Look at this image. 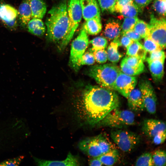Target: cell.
<instances>
[{"instance_id":"obj_9","label":"cell","mask_w":166,"mask_h":166,"mask_svg":"<svg viewBox=\"0 0 166 166\" xmlns=\"http://www.w3.org/2000/svg\"><path fill=\"white\" fill-rule=\"evenodd\" d=\"M139 89L142 94L144 109L150 114H154L156 109L157 97L151 82L147 79L141 80Z\"/></svg>"},{"instance_id":"obj_19","label":"cell","mask_w":166,"mask_h":166,"mask_svg":"<svg viewBox=\"0 0 166 166\" xmlns=\"http://www.w3.org/2000/svg\"><path fill=\"white\" fill-rule=\"evenodd\" d=\"M147 61L153 80L156 82L160 81L164 75V61L154 60Z\"/></svg>"},{"instance_id":"obj_17","label":"cell","mask_w":166,"mask_h":166,"mask_svg":"<svg viewBox=\"0 0 166 166\" xmlns=\"http://www.w3.org/2000/svg\"><path fill=\"white\" fill-rule=\"evenodd\" d=\"M127 99L128 106L132 110L141 111L145 109L141 93L139 89L132 90Z\"/></svg>"},{"instance_id":"obj_41","label":"cell","mask_w":166,"mask_h":166,"mask_svg":"<svg viewBox=\"0 0 166 166\" xmlns=\"http://www.w3.org/2000/svg\"><path fill=\"white\" fill-rule=\"evenodd\" d=\"M133 2V0H118L115 6V12L120 13L124 7Z\"/></svg>"},{"instance_id":"obj_43","label":"cell","mask_w":166,"mask_h":166,"mask_svg":"<svg viewBox=\"0 0 166 166\" xmlns=\"http://www.w3.org/2000/svg\"><path fill=\"white\" fill-rule=\"evenodd\" d=\"M121 36V38L119 36V41L120 45L127 48L133 41L127 36L120 34Z\"/></svg>"},{"instance_id":"obj_13","label":"cell","mask_w":166,"mask_h":166,"mask_svg":"<svg viewBox=\"0 0 166 166\" xmlns=\"http://www.w3.org/2000/svg\"><path fill=\"white\" fill-rule=\"evenodd\" d=\"M18 11L9 4L0 2V20L8 28L15 29L17 26Z\"/></svg>"},{"instance_id":"obj_2","label":"cell","mask_w":166,"mask_h":166,"mask_svg":"<svg viewBox=\"0 0 166 166\" xmlns=\"http://www.w3.org/2000/svg\"><path fill=\"white\" fill-rule=\"evenodd\" d=\"M45 24L48 41L57 42L63 39L67 33L68 25L66 0L61 2L49 10Z\"/></svg>"},{"instance_id":"obj_21","label":"cell","mask_w":166,"mask_h":166,"mask_svg":"<svg viewBox=\"0 0 166 166\" xmlns=\"http://www.w3.org/2000/svg\"><path fill=\"white\" fill-rule=\"evenodd\" d=\"M31 18L42 19L46 11V6L43 0H30Z\"/></svg>"},{"instance_id":"obj_44","label":"cell","mask_w":166,"mask_h":166,"mask_svg":"<svg viewBox=\"0 0 166 166\" xmlns=\"http://www.w3.org/2000/svg\"><path fill=\"white\" fill-rule=\"evenodd\" d=\"M152 0H133L134 3L138 6L140 12L146 6H148Z\"/></svg>"},{"instance_id":"obj_28","label":"cell","mask_w":166,"mask_h":166,"mask_svg":"<svg viewBox=\"0 0 166 166\" xmlns=\"http://www.w3.org/2000/svg\"><path fill=\"white\" fill-rule=\"evenodd\" d=\"M92 45L90 49L93 52L98 49H105L108 45V41L106 38L102 37H97L93 38L89 42Z\"/></svg>"},{"instance_id":"obj_4","label":"cell","mask_w":166,"mask_h":166,"mask_svg":"<svg viewBox=\"0 0 166 166\" xmlns=\"http://www.w3.org/2000/svg\"><path fill=\"white\" fill-rule=\"evenodd\" d=\"M135 118L132 111L117 108L112 110L96 124L98 127L122 129L134 124Z\"/></svg>"},{"instance_id":"obj_29","label":"cell","mask_w":166,"mask_h":166,"mask_svg":"<svg viewBox=\"0 0 166 166\" xmlns=\"http://www.w3.org/2000/svg\"><path fill=\"white\" fill-rule=\"evenodd\" d=\"M118 0H97L101 11L113 13L115 12V6Z\"/></svg>"},{"instance_id":"obj_45","label":"cell","mask_w":166,"mask_h":166,"mask_svg":"<svg viewBox=\"0 0 166 166\" xmlns=\"http://www.w3.org/2000/svg\"><path fill=\"white\" fill-rule=\"evenodd\" d=\"M89 165L92 166H101L103 165L98 157H93L90 159L89 161Z\"/></svg>"},{"instance_id":"obj_38","label":"cell","mask_w":166,"mask_h":166,"mask_svg":"<svg viewBox=\"0 0 166 166\" xmlns=\"http://www.w3.org/2000/svg\"><path fill=\"white\" fill-rule=\"evenodd\" d=\"M148 57L147 58L146 61L161 60L164 61L165 56L164 52L163 50L154 51L150 53Z\"/></svg>"},{"instance_id":"obj_25","label":"cell","mask_w":166,"mask_h":166,"mask_svg":"<svg viewBox=\"0 0 166 166\" xmlns=\"http://www.w3.org/2000/svg\"><path fill=\"white\" fill-rule=\"evenodd\" d=\"M98 157L103 165L112 166L118 160L119 154L118 151L115 148Z\"/></svg>"},{"instance_id":"obj_26","label":"cell","mask_w":166,"mask_h":166,"mask_svg":"<svg viewBox=\"0 0 166 166\" xmlns=\"http://www.w3.org/2000/svg\"><path fill=\"white\" fill-rule=\"evenodd\" d=\"M140 11L138 6L133 2L124 7L120 13L126 18H133L137 17Z\"/></svg>"},{"instance_id":"obj_12","label":"cell","mask_w":166,"mask_h":166,"mask_svg":"<svg viewBox=\"0 0 166 166\" xmlns=\"http://www.w3.org/2000/svg\"><path fill=\"white\" fill-rule=\"evenodd\" d=\"M137 80L134 76L126 74L121 71L115 82L113 90L127 98L130 92L135 88Z\"/></svg>"},{"instance_id":"obj_10","label":"cell","mask_w":166,"mask_h":166,"mask_svg":"<svg viewBox=\"0 0 166 166\" xmlns=\"http://www.w3.org/2000/svg\"><path fill=\"white\" fill-rule=\"evenodd\" d=\"M143 61L141 59L138 57L127 55L121 62L120 70L122 72L128 75H139L144 70Z\"/></svg>"},{"instance_id":"obj_11","label":"cell","mask_w":166,"mask_h":166,"mask_svg":"<svg viewBox=\"0 0 166 166\" xmlns=\"http://www.w3.org/2000/svg\"><path fill=\"white\" fill-rule=\"evenodd\" d=\"M78 146L81 151L92 158L98 157L103 154L100 134L81 140Z\"/></svg>"},{"instance_id":"obj_23","label":"cell","mask_w":166,"mask_h":166,"mask_svg":"<svg viewBox=\"0 0 166 166\" xmlns=\"http://www.w3.org/2000/svg\"><path fill=\"white\" fill-rule=\"evenodd\" d=\"M119 36L111 42L107 51V59L113 63L118 62L122 57V54L119 53L118 50V47L120 46Z\"/></svg>"},{"instance_id":"obj_32","label":"cell","mask_w":166,"mask_h":166,"mask_svg":"<svg viewBox=\"0 0 166 166\" xmlns=\"http://www.w3.org/2000/svg\"><path fill=\"white\" fill-rule=\"evenodd\" d=\"M138 19L137 17L133 18L125 17L121 26V34H123L127 31L133 30Z\"/></svg>"},{"instance_id":"obj_8","label":"cell","mask_w":166,"mask_h":166,"mask_svg":"<svg viewBox=\"0 0 166 166\" xmlns=\"http://www.w3.org/2000/svg\"><path fill=\"white\" fill-rule=\"evenodd\" d=\"M148 24L149 33L148 37L155 42L163 49H165L166 41L165 19L164 18H158L153 15H152Z\"/></svg>"},{"instance_id":"obj_40","label":"cell","mask_w":166,"mask_h":166,"mask_svg":"<svg viewBox=\"0 0 166 166\" xmlns=\"http://www.w3.org/2000/svg\"><path fill=\"white\" fill-rule=\"evenodd\" d=\"M166 137V131L160 132L155 135L152 138L153 143L159 145L163 143L165 141Z\"/></svg>"},{"instance_id":"obj_14","label":"cell","mask_w":166,"mask_h":166,"mask_svg":"<svg viewBox=\"0 0 166 166\" xmlns=\"http://www.w3.org/2000/svg\"><path fill=\"white\" fill-rule=\"evenodd\" d=\"M166 127L165 123L163 121L149 119L143 122L142 130L145 135L152 138L159 132L166 131Z\"/></svg>"},{"instance_id":"obj_22","label":"cell","mask_w":166,"mask_h":166,"mask_svg":"<svg viewBox=\"0 0 166 166\" xmlns=\"http://www.w3.org/2000/svg\"><path fill=\"white\" fill-rule=\"evenodd\" d=\"M82 29L87 34L96 35L101 31L102 24L101 18H95L85 21Z\"/></svg>"},{"instance_id":"obj_30","label":"cell","mask_w":166,"mask_h":166,"mask_svg":"<svg viewBox=\"0 0 166 166\" xmlns=\"http://www.w3.org/2000/svg\"><path fill=\"white\" fill-rule=\"evenodd\" d=\"M152 158L154 166H166V154L164 150L156 151L152 155Z\"/></svg>"},{"instance_id":"obj_18","label":"cell","mask_w":166,"mask_h":166,"mask_svg":"<svg viewBox=\"0 0 166 166\" xmlns=\"http://www.w3.org/2000/svg\"><path fill=\"white\" fill-rule=\"evenodd\" d=\"M18 19L21 27L25 28L31 18L30 0H24L20 5L18 11Z\"/></svg>"},{"instance_id":"obj_33","label":"cell","mask_w":166,"mask_h":166,"mask_svg":"<svg viewBox=\"0 0 166 166\" xmlns=\"http://www.w3.org/2000/svg\"><path fill=\"white\" fill-rule=\"evenodd\" d=\"M143 45L146 51L149 53L154 51L163 49L159 45L148 37L144 38Z\"/></svg>"},{"instance_id":"obj_37","label":"cell","mask_w":166,"mask_h":166,"mask_svg":"<svg viewBox=\"0 0 166 166\" xmlns=\"http://www.w3.org/2000/svg\"><path fill=\"white\" fill-rule=\"evenodd\" d=\"M95 61V59L91 52L87 51L83 55L80 62L81 66L84 65H92Z\"/></svg>"},{"instance_id":"obj_31","label":"cell","mask_w":166,"mask_h":166,"mask_svg":"<svg viewBox=\"0 0 166 166\" xmlns=\"http://www.w3.org/2000/svg\"><path fill=\"white\" fill-rule=\"evenodd\" d=\"M135 165L154 166L152 158V155L149 152H146L142 154L136 159L135 163Z\"/></svg>"},{"instance_id":"obj_42","label":"cell","mask_w":166,"mask_h":166,"mask_svg":"<svg viewBox=\"0 0 166 166\" xmlns=\"http://www.w3.org/2000/svg\"><path fill=\"white\" fill-rule=\"evenodd\" d=\"M121 34L127 36L133 41H138L142 38L139 34L133 29Z\"/></svg>"},{"instance_id":"obj_6","label":"cell","mask_w":166,"mask_h":166,"mask_svg":"<svg viewBox=\"0 0 166 166\" xmlns=\"http://www.w3.org/2000/svg\"><path fill=\"white\" fill-rule=\"evenodd\" d=\"M110 136L118 147L125 152L131 151L140 141V137L139 135L122 129H113L111 132Z\"/></svg>"},{"instance_id":"obj_20","label":"cell","mask_w":166,"mask_h":166,"mask_svg":"<svg viewBox=\"0 0 166 166\" xmlns=\"http://www.w3.org/2000/svg\"><path fill=\"white\" fill-rule=\"evenodd\" d=\"M121 32V26L117 20H111L106 24L104 34L105 37L109 40H113L118 37Z\"/></svg>"},{"instance_id":"obj_36","label":"cell","mask_w":166,"mask_h":166,"mask_svg":"<svg viewBox=\"0 0 166 166\" xmlns=\"http://www.w3.org/2000/svg\"><path fill=\"white\" fill-rule=\"evenodd\" d=\"M92 52L95 60L97 62L103 64L106 62L107 60V53L105 49H98Z\"/></svg>"},{"instance_id":"obj_7","label":"cell","mask_w":166,"mask_h":166,"mask_svg":"<svg viewBox=\"0 0 166 166\" xmlns=\"http://www.w3.org/2000/svg\"><path fill=\"white\" fill-rule=\"evenodd\" d=\"M89 43L87 34L82 29L78 36L73 41L71 48L69 65L75 71L80 66V60Z\"/></svg>"},{"instance_id":"obj_5","label":"cell","mask_w":166,"mask_h":166,"mask_svg":"<svg viewBox=\"0 0 166 166\" xmlns=\"http://www.w3.org/2000/svg\"><path fill=\"white\" fill-rule=\"evenodd\" d=\"M68 25L67 33L59 45L61 50L65 49L73 36L82 17L80 0H69L67 3Z\"/></svg>"},{"instance_id":"obj_24","label":"cell","mask_w":166,"mask_h":166,"mask_svg":"<svg viewBox=\"0 0 166 166\" xmlns=\"http://www.w3.org/2000/svg\"><path fill=\"white\" fill-rule=\"evenodd\" d=\"M126 49L127 55L136 57L143 61L145 59L147 52L139 41H133Z\"/></svg>"},{"instance_id":"obj_3","label":"cell","mask_w":166,"mask_h":166,"mask_svg":"<svg viewBox=\"0 0 166 166\" xmlns=\"http://www.w3.org/2000/svg\"><path fill=\"white\" fill-rule=\"evenodd\" d=\"M121 71L116 65L109 63L91 67L88 74L103 87L113 90L115 82Z\"/></svg>"},{"instance_id":"obj_16","label":"cell","mask_w":166,"mask_h":166,"mask_svg":"<svg viewBox=\"0 0 166 166\" xmlns=\"http://www.w3.org/2000/svg\"><path fill=\"white\" fill-rule=\"evenodd\" d=\"M38 166H79L77 157L69 152L65 159L62 160H43L33 157Z\"/></svg>"},{"instance_id":"obj_35","label":"cell","mask_w":166,"mask_h":166,"mask_svg":"<svg viewBox=\"0 0 166 166\" xmlns=\"http://www.w3.org/2000/svg\"><path fill=\"white\" fill-rule=\"evenodd\" d=\"M26 27L30 33L38 29L45 27L44 23L41 19L32 18L28 22Z\"/></svg>"},{"instance_id":"obj_1","label":"cell","mask_w":166,"mask_h":166,"mask_svg":"<svg viewBox=\"0 0 166 166\" xmlns=\"http://www.w3.org/2000/svg\"><path fill=\"white\" fill-rule=\"evenodd\" d=\"M120 100L113 90L104 87L90 86L76 104V111L83 123L96 124L113 109L119 108Z\"/></svg>"},{"instance_id":"obj_39","label":"cell","mask_w":166,"mask_h":166,"mask_svg":"<svg viewBox=\"0 0 166 166\" xmlns=\"http://www.w3.org/2000/svg\"><path fill=\"white\" fill-rule=\"evenodd\" d=\"M24 158L23 156H20L13 159H9L0 162V166H18Z\"/></svg>"},{"instance_id":"obj_15","label":"cell","mask_w":166,"mask_h":166,"mask_svg":"<svg viewBox=\"0 0 166 166\" xmlns=\"http://www.w3.org/2000/svg\"><path fill=\"white\" fill-rule=\"evenodd\" d=\"M80 3L85 20L100 17V9L97 0H80Z\"/></svg>"},{"instance_id":"obj_34","label":"cell","mask_w":166,"mask_h":166,"mask_svg":"<svg viewBox=\"0 0 166 166\" xmlns=\"http://www.w3.org/2000/svg\"><path fill=\"white\" fill-rule=\"evenodd\" d=\"M166 0H155L152 4L154 10L159 14L165 16L166 14Z\"/></svg>"},{"instance_id":"obj_27","label":"cell","mask_w":166,"mask_h":166,"mask_svg":"<svg viewBox=\"0 0 166 166\" xmlns=\"http://www.w3.org/2000/svg\"><path fill=\"white\" fill-rule=\"evenodd\" d=\"M133 30L139 34L142 38L148 37L149 33L148 24L139 19L136 22Z\"/></svg>"}]
</instances>
